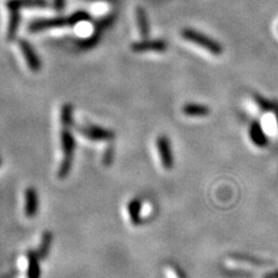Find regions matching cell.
Instances as JSON below:
<instances>
[{"label": "cell", "mask_w": 278, "mask_h": 278, "mask_svg": "<svg viewBox=\"0 0 278 278\" xmlns=\"http://www.w3.org/2000/svg\"><path fill=\"white\" fill-rule=\"evenodd\" d=\"M61 139H62V148H63V153H64V160H63L62 165H61V170H60V178H65L66 175L69 174L70 170H71V165H72V155H73V151H74V139L68 129H64L62 131L61 135Z\"/></svg>", "instance_id": "6da1fadb"}, {"label": "cell", "mask_w": 278, "mask_h": 278, "mask_svg": "<svg viewBox=\"0 0 278 278\" xmlns=\"http://www.w3.org/2000/svg\"><path fill=\"white\" fill-rule=\"evenodd\" d=\"M182 36L186 38V40L196 43V44L201 45L202 48H205L207 51L212 53H220L221 48L220 45L218 44L217 42L210 40L209 37H206L205 35H203L198 31H195L193 29H185L182 31Z\"/></svg>", "instance_id": "7a4b0ae2"}, {"label": "cell", "mask_w": 278, "mask_h": 278, "mask_svg": "<svg viewBox=\"0 0 278 278\" xmlns=\"http://www.w3.org/2000/svg\"><path fill=\"white\" fill-rule=\"evenodd\" d=\"M156 148H158L159 151L160 160H161L163 168L168 171L172 170L174 165V160H173V153H172L171 143L167 137L160 136L159 138L156 139Z\"/></svg>", "instance_id": "3957f363"}, {"label": "cell", "mask_w": 278, "mask_h": 278, "mask_svg": "<svg viewBox=\"0 0 278 278\" xmlns=\"http://www.w3.org/2000/svg\"><path fill=\"white\" fill-rule=\"evenodd\" d=\"M9 9L11 12V20L9 25L7 38L9 40H13L15 34H17L19 23H20V2L19 0H11L9 3Z\"/></svg>", "instance_id": "277c9868"}, {"label": "cell", "mask_w": 278, "mask_h": 278, "mask_svg": "<svg viewBox=\"0 0 278 278\" xmlns=\"http://www.w3.org/2000/svg\"><path fill=\"white\" fill-rule=\"evenodd\" d=\"M70 25L69 18H53V19H46V20H38L31 23L29 26L30 31H42L51 28H58V27Z\"/></svg>", "instance_id": "5b68a950"}, {"label": "cell", "mask_w": 278, "mask_h": 278, "mask_svg": "<svg viewBox=\"0 0 278 278\" xmlns=\"http://www.w3.org/2000/svg\"><path fill=\"white\" fill-rule=\"evenodd\" d=\"M20 49H21L23 57H25L27 64H28L31 71H34V72L40 71L41 70L40 58L37 57L36 52L34 51V49L31 48V45L29 44V43L26 41H20Z\"/></svg>", "instance_id": "8992f818"}, {"label": "cell", "mask_w": 278, "mask_h": 278, "mask_svg": "<svg viewBox=\"0 0 278 278\" xmlns=\"http://www.w3.org/2000/svg\"><path fill=\"white\" fill-rule=\"evenodd\" d=\"M81 132L92 140H112L114 138V132L105 130V129L95 127V125H89L81 129Z\"/></svg>", "instance_id": "52a82bcc"}, {"label": "cell", "mask_w": 278, "mask_h": 278, "mask_svg": "<svg viewBox=\"0 0 278 278\" xmlns=\"http://www.w3.org/2000/svg\"><path fill=\"white\" fill-rule=\"evenodd\" d=\"M131 49L136 52H144V51H165L167 49V44L163 41H143L134 43Z\"/></svg>", "instance_id": "ba28073f"}, {"label": "cell", "mask_w": 278, "mask_h": 278, "mask_svg": "<svg viewBox=\"0 0 278 278\" xmlns=\"http://www.w3.org/2000/svg\"><path fill=\"white\" fill-rule=\"evenodd\" d=\"M38 210V197L34 188H28L25 193V213L28 218H33Z\"/></svg>", "instance_id": "9c48e42d"}, {"label": "cell", "mask_w": 278, "mask_h": 278, "mask_svg": "<svg viewBox=\"0 0 278 278\" xmlns=\"http://www.w3.org/2000/svg\"><path fill=\"white\" fill-rule=\"evenodd\" d=\"M209 108L206 105H202V104H194V103H189L186 104L183 107V113L188 116L191 117H202V116H206L209 115Z\"/></svg>", "instance_id": "30bf717a"}, {"label": "cell", "mask_w": 278, "mask_h": 278, "mask_svg": "<svg viewBox=\"0 0 278 278\" xmlns=\"http://www.w3.org/2000/svg\"><path fill=\"white\" fill-rule=\"evenodd\" d=\"M136 17L140 29V34H142V36L144 38H147L148 35H150V25H148L146 13H145V11L142 9V7H138V9H137Z\"/></svg>", "instance_id": "8fae6325"}, {"label": "cell", "mask_w": 278, "mask_h": 278, "mask_svg": "<svg viewBox=\"0 0 278 278\" xmlns=\"http://www.w3.org/2000/svg\"><path fill=\"white\" fill-rule=\"evenodd\" d=\"M231 258L233 262H238V263H246V264H250V265H268L269 262L267 261H262L261 258L258 260V258H255L253 256H248V255H241V254H233V255H231Z\"/></svg>", "instance_id": "7c38bea8"}, {"label": "cell", "mask_w": 278, "mask_h": 278, "mask_svg": "<svg viewBox=\"0 0 278 278\" xmlns=\"http://www.w3.org/2000/svg\"><path fill=\"white\" fill-rule=\"evenodd\" d=\"M140 207H142V203L137 198L132 199V201L129 203V216H130V219L134 225L140 224Z\"/></svg>", "instance_id": "4fadbf2b"}, {"label": "cell", "mask_w": 278, "mask_h": 278, "mask_svg": "<svg viewBox=\"0 0 278 278\" xmlns=\"http://www.w3.org/2000/svg\"><path fill=\"white\" fill-rule=\"evenodd\" d=\"M29 264H28V278L40 277V265H38V258L35 253H29Z\"/></svg>", "instance_id": "5bb4252c"}, {"label": "cell", "mask_w": 278, "mask_h": 278, "mask_svg": "<svg viewBox=\"0 0 278 278\" xmlns=\"http://www.w3.org/2000/svg\"><path fill=\"white\" fill-rule=\"evenodd\" d=\"M250 136H252V140L254 142V144H256L257 146H263V145L267 144L265 136L263 135V132L261 131V128L257 127L256 124H254L252 127Z\"/></svg>", "instance_id": "9a60e30c"}, {"label": "cell", "mask_w": 278, "mask_h": 278, "mask_svg": "<svg viewBox=\"0 0 278 278\" xmlns=\"http://www.w3.org/2000/svg\"><path fill=\"white\" fill-rule=\"evenodd\" d=\"M51 240H52V236L51 233L49 232V231H46V232L43 234V239L40 246V256L41 257H45V255H48L50 245H51Z\"/></svg>", "instance_id": "2e32d148"}, {"label": "cell", "mask_w": 278, "mask_h": 278, "mask_svg": "<svg viewBox=\"0 0 278 278\" xmlns=\"http://www.w3.org/2000/svg\"><path fill=\"white\" fill-rule=\"evenodd\" d=\"M72 120V107L70 104H64L62 108V123L65 127H69L71 124Z\"/></svg>", "instance_id": "e0dca14e"}, {"label": "cell", "mask_w": 278, "mask_h": 278, "mask_svg": "<svg viewBox=\"0 0 278 278\" xmlns=\"http://www.w3.org/2000/svg\"><path fill=\"white\" fill-rule=\"evenodd\" d=\"M88 19L89 15L87 13H85V12H78V13L69 17V21L70 25H77V23H79L81 21H87Z\"/></svg>", "instance_id": "ac0fdd59"}, {"label": "cell", "mask_w": 278, "mask_h": 278, "mask_svg": "<svg viewBox=\"0 0 278 278\" xmlns=\"http://www.w3.org/2000/svg\"><path fill=\"white\" fill-rule=\"evenodd\" d=\"M54 5L58 11H62L65 5V0H54Z\"/></svg>", "instance_id": "d6986e66"}, {"label": "cell", "mask_w": 278, "mask_h": 278, "mask_svg": "<svg viewBox=\"0 0 278 278\" xmlns=\"http://www.w3.org/2000/svg\"><path fill=\"white\" fill-rule=\"evenodd\" d=\"M263 278H278V270H275V271L265 273V275L263 276Z\"/></svg>", "instance_id": "ffe728a7"}, {"label": "cell", "mask_w": 278, "mask_h": 278, "mask_svg": "<svg viewBox=\"0 0 278 278\" xmlns=\"http://www.w3.org/2000/svg\"><path fill=\"white\" fill-rule=\"evenodd\" d=\"M0 163H2V159H0Z\"/></svg>", "instance_id": "44dd1931"}]
</instances>
